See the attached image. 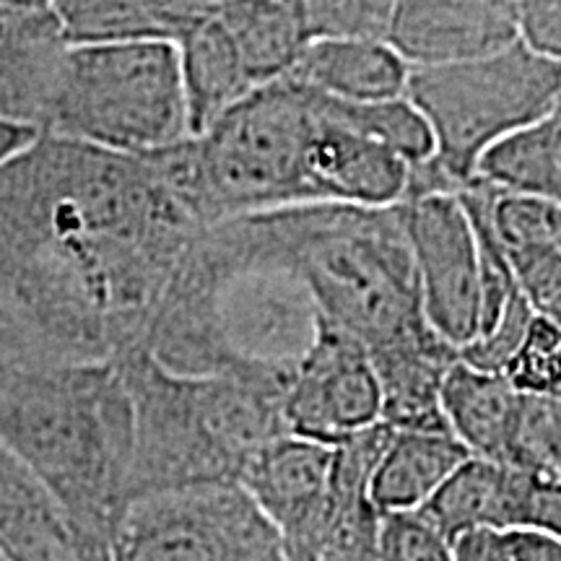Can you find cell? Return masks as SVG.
Returning a JSON list of instances; mask_svg holds the SVG:
<instances>
[{
  "instance_id": "cell-1",
  "label": "cell",
  "mask_w": 561,
  "mask_h": 561,
  "mask_svg": "<svg viewBox=\"0 0 561 561\" xmlns=\"http://www.w3.org/2000/svg\"><path fill=\"white\" fill-rule=\"evenodd\" d=\"M201 231L151 153L42 133L0 170V294L62 359H115Z\"/></svg>"
},
{
  "instance_id": "cell-2",
  "label": "cell",
  "mask_w": 561,
  "mask_h": 561,
  "mask_svg": "<svg viewBox=\"0 0 561 561\" xmlns=\"http://www.w3.org/2000/svg\"><path fill=\"white\" fill-rule=\"evenodd\" d=\"M227 227L250 257L291 271L310 291L318 318L359 341L367 354L432 331L396 206L305 203L229 219Z\"/></svg>"
},
{
  "instance_id": "cell-3",
  "label": "cell",
  "mask_w": 561,
  "mask_h": 561,
  "mask_svg": "<svg viewBox=\"0 0 561 561\" xmlns=\"http://www.w3.org/2000/svg\"><path fill=\"white\" fill-rule=\"evenodd\" d=\"M133 403L128 502L159 491L237 483L252 455L284 437L294 371L185 377L144 348L115 356ZM125 502V504H128Z\"/></svg>"
},
{
  "instance_id": "cell-4",
  "label": "cell",
  "mask_w": 561,
  "mask_h": 561,
  "mask_svg": "<svg viewBox=\"0 0 561 561\" xmlns=\"http://www.w3.org/2000/svg\"><path fill=\"white\" fill-rule=\"evenodd\" d=\"M0 445L87 528L110 538L128 502L133 403L115 359L30 371L0 401Z\"/></svg>"
},
{
  "instance_id": "cell-5",
  "label": "cell",
  "mask_w": 561,
  "mask_h": 561,
  "mask_svg": "<svg viewBox=\"0 0 561 561\" xmlns=\"http://www.w3.org/2000/svg\"><path fill=\"white\" fill-rule=\"evenodd\" d=\"M45 133L125 157H146L191 138L178 47L70 45Z\"/></svg>"
},
{
  "instance_id": "cell-6",
  "label": "cell",
  "mask_w": 561,
  "mask_h": 561,
  "mask_svg": "<svg viewBox=\"0 0 561 561\" xmlns=\"http://www.w3.org/2000/svg\"><path fill=\"white\" fill-rule=\"evenodd\" d=\"M403 96L430 125L432 164L460 193L491 146L559 110L561 66L517 39L481 60L411 68Z\"/></svg>"
},
{
  "instance_id": "cell-7",
  "label": "cell",
  "mask_w": 561,
  "mask_h": 561,
  "mask_svg": "<svg viewBox=\"0 0 561 561\" xmlns=\"http://www.w3.org/2000/svg\"><path fill=\"white\" fill-rule=\"evenodd\" d=\"M112 561H286L268 517L240 483L130 500L110 533Z\"/></svg>"
},
{
  "instance_id": "cell-8",
  "label": "cell",
  "mask_w": 561,
  "mask_h": 561,
  "mask_svg": "<svg viewBox=\"0 0 561 561\" xmlns=\"http://www.w3.org/2000/svg\"><path fill=\"white\" fill-rule=\"evenodd\" d=\"M405 240L416 265L426 325L466 348L479 333L481 252L458 193H434L398 203Z\"/></svg>"
},
{
  "instance_id": "cell-9",
  "label": "cell",
  "mask_w": 561,
  "mask_h": 561,
  "mask_svg": "<svg viewBox=\"0 0 561 561\" xmlns=\"http://www.w3.org/2000/svg\"><path fill=\"white\" fill-rule=\"evenodd\" d=\"M380 405L367 348L318 318V335L294 367L284 398L286 432L335 447L380 424Z\"/></svg>"
},
{
  "instance_id": "cell-10",
  "label": "cell",
  "mask_w": 561,
  "mask_h": 561,
  "mask_svg": "<svg viewBox=\"0 0 561 561\" xmlns=\"http://www.w3.org/2000/svg\"><path fill=\"white\" fill-rule=\"evenodd\" d=\"M301 174L307 203L392 208L405 198L411 167L348 125L339 100L312 89V125Z\"/></svg>"
},
{
  "instance_id": "cell-11",
  "label": "cell",
  "mask_w": 561,
  "mask_h": 561,
  "mask_svg": "<svg viewBox=\"0 0 561 561\" xmlns=\"http://www.w3.org/2000/svg\"><path fill=\"white\" fill-rule=\"evenodd\" d=\"M331 479L333 447L284 434L244 462L237 483L278 530L286 561H314L331 507Z\"/></svg>"
},
{
  "instance_id": "cell-12",
  "label": "cell",
  "mask_w": 561,
  "mask_h": 561,
  "mask_svg": "<svg viewBox=\"0 0 561 561\" xmlns=\"http://www.w3.org/2000/svg\"><path fill=\"white\" fill-rule=\"evenodd\" d=\"M517 3L405 0L392 9L388 45L409 68H445L489 58L515 45Z\"/></svg>"
},
{
  "instance_id": "cell-13",
  "label": "cell",
  "mask_w": 561,
  "mask_h": 561,
  "mask_svg": "<svg viewBox=\"0 0 561 561\" xmlns=\"http://www.w3.org/2000/svg\"><path fill=\"white\" fill-rule=\"evenodd\" d=\"M68 47L55 3L0 0V121L45 133Z\"/></svg>"
},
{
  "instance_id": "cell-14",
  "label": "cell",
  "mask_w": 561,
  "mask_h": 561,
  "mask_svg": "<svg viewBox=\"0 0 561 561\" xmlns=\"http://www.w3.org/2000/svg\"><path fill=\"white\" fill-rule=\"evenodd\" d=\"M0 557L5 561H112L110 538L76 520L0 445Z\"/></svg>"
},
{
  "instance_id": "cell-15",
  "label": "cell",
  "mask_w": 561,
  "mask_h": 561,
  "mask_svg": "<svg viewBox=\"0 0 561 561\" xmlns=\"http://www.w3.org/2000/svg\"><path fill=\"white\" fill-rule=\"evenodd\" d=\"M460 351L424 331L369 354L380 385V424L392 432H450L439 392Z\"/></svg>"
},
{
  "instance_id": "cell-16",
  "label": "cell",
  "mask_w": 561,
  "mask_h": 561,
  "mask_svg": "<svg viewBox=\"0 0 561 561\" xmlns=\"http://www.w3.org/2000/svg\"><path fill=\"white\" fill-rule=\"evenodd\" d=\"M439 405L447 430L471 458L510 466L523 392L512 388L507 377L479 371L458 359L442 382Z\"/></svg>"
},
{
  "instance_id": "cell-17",
  "label": "cell",
  "mask_w": 561,
  "mask_h": 561,
  "mask_svg": "<svg viewBox=\"0 0 561 561\" xmlns=\"http://www.w3.org/2000/svg\"><path fill=\"white\" fill-rule=\"evenodd\" d=\"M409 62L388 42H310L291 79L341 102L401 100L409 83Z\"/></svg>"
},
{
  "instance_id": "cell-18",
  "label": "cell",
  "mask_w": 561,
  "mask_h": 561,
  "mask_svg": "<svg viewBox=\"0 0 561 561\" xmlns=\"http://www.w3.org/2000/svg\"><path fill=\"white\" fill-rule=\"evenodd\" d=\"M214 3L193 0H60L55 11L68 45L178 42L208 16Z\"/></svg>"
},
{
  "instance_id": "cell-19",
  "label": "cell",
  "mask_w": 561,
  "mask_h": 561,
  "mask_svg": "<svg viewBox=\"0 0 561 561\" xmlns=\"http://www.w3.org/2000/svg\"><path fill=\"white\" fill-rule=\"evenodd\" d=\"M191 136H201L252 91L240 50L219 16V3L178 45Z\"/></svg>"
},
{
  "instance_id": "cell-20",
  "label": "cell",
  "mask_w": 561,
  "mask_h": 561,
  "mask_svg": "<svg viewBox=\"0 0 561 561\" xmlns=\"http://www.w3.org/2000/svg\"><path fill=\"white\" fill-rule=\"evenodd\" d=\"M471 458L450 432H392L369 481L382 512H419L434 491Z\"/></svg>"
},
{
  "instance_id": "cell-21",
  "label": "cell",
  "mask_w": 561,
  "mask_h": 561,
  "mask_svg": "<svg viewBox=\"0 0 561 561\" xmlns=\"http://www.w3.org/2000/svg\"><path fill=\"white\" fill-rule=\"evenodd\" d=\"M515 486L517 468L468 458L419 512L450 543L473 530H512Z\"/></svg>"
},
{
  "instance_id": "cell-22",
  "label": "cell",
  "mask_w": 561,
  "mask_h": 561,
  "mask_svg": "<svg viewBox=\"0 0 561 561\" xmlns=\"http://www.w3.org/2000/svg\"><path fill=\"white\" fill-rule=\"evenodd\" d=\"M219 16L240 50L252 89L289 76L310 47L301 3H219Z\"/></svg>"
},
{
  "instance_id": "cell-23",
  "label": "cell",
  "mask_w": 561,
  "mask_h": 561,
  "mask_svg": "<svg viewBox=\"0 0 561 561\" xmlns=\"http://www.w3.org/2000/svg\"><path fill=\"white\" fill-rule=\"evenodd\" d=\"M476 178L496 191L561 208V121L557 112L491 146L476 167Z\"/></svg>"
},
{
  "instance_id": "cell-24",
  "label": "cell",
  "mask_w": 561,
  "mask_h": 561,
  "mask_svg": "<svg viewBox=\"0 0 561 561\" xmlns=\"http://www.w3.org/2000/svg\"><path fill=\"white\" fill-rule=\"evenodd\" d=\"M392 9L388 0H310L301 3V19L310 42H388Z\"/></svg>"
},
{
  "instance_id": "cell-25",
  "label": "cell",
  "mask_w": 561,
  "mask_h": 561,
  "mask_svg": "<svg viewBox=\"0 0 561 561\" xmlns=\"http://www.w3.org/2000/svg\"><path fill=\"white\" fill-rule=\"evenodd\" d=\"M510 468L561 481V392L523 396Z\"/></svg>"
},
{
  "instance_id": "cell-26",
  "label": "cell",
  "mask_w": 561,
  "mask_h": 561,
  "mask_svg": "<svg viewBox=\"0 0 561 561\" xmlns=\"http://www.w3.org/2000/svg\"><path fill=\"white\" fill-rule=\"evenodd\" d=\"M502 375L523 396L561 392V328L557 322L536 314Z\"/></svg>"
},
{
  "instance_id": "cell-27",
  "label": "cell",
  "mask_w": 561,
  "mask_h": 561,
  "mask_svg": "<svg viewBox=\"0 0 561 561\" xmlns=\"http://www.w3.org/2000/svg\"><path fill=\"white\" fill-rule=\"evenodd\" d=\"M58 362L68 359H62L53 343L0 294V401L21 377Z\"/></svg>"
},
{
  "instance_id": "cell-28",
  "label": "cell",
  "mask_w": 561,
  "mask_h": 561,
  "mask_svg": "<svg viewBox=\"0 0 561 561\" xmlns=\"http://www.w3.org/2000/svg\"><path fill=\"white\" fill-rule=\"evenodd\" d=\"M375 561H453V543L421 512H385Z\"/></svg>"
},
{
  "instance_id": "cell-29",
  "label": "cell",
  "mask_w": 561,
  "mask_h": 561,
  "mask_svg": "<svg viewBox=\"0 0 561 561\" xmlns=\"http://www.w3.org/2000/svg\"><path fill=\"white\" fill-rule=\"evenodd\" d=\"M533 318H536V312H533L530 301L517 289L510 297L496 325L486 335H481V339L468 343L466 348H460V362L479 371L502 375L504 367H507L510 359L517 354V348L525 341V333H528Z\"/></svg>"
},
{
  "instance_id": "cell-30",
  "label": "cell",
  "mask_w": 561,
  "mask_h": 561,
  "mask_svg": "<svg viewBox=\"0 0 561 561\" xmlns=\"http://www.w3.org/2000/svg\"><path fill=\"white\" fill-rule=\"evenodd\" d=\"M512 530H536L561 541V481L517 468Z\"/></svg>"
},
{
  "instance_id": "cell-31",
  "label": "cell",
  "mask_w": 561,
  "mask_h": 561,
  "mask_svg": "<svg viewBox=\"0 0 561 561\" xmlns=\"http://www.w3.org/2000/svg\"><path fill=\"white\" fill-rule=\"evenodd\" d=\"M517 37L538 58L561 66V0L517 3Z\"/></svg>"
},
{
  "instance_id": "cell-32",
  "label": "cell",
  "mask_w": 561,
  "mask_h": 561,
  "mask_svg": "<svg viewBox=\"0 0 561 561\" xmlns=\"http://www.w3.org/2000/svg\"><path fill=\"white\" fill-rule=\"evenodd\" d=\"M502 561H561V541L536 530H500Z\"/></svg>"
},
{
  "instance_id": "cell-33",
  "label": "cell",
  "mask_w": 561,
  "mask_h": 561,
  "mask_svg": "<svg viewBox=\"0 0 561 561\" xmlns=\"http://www.w3.org/2000/svg\"><path fill=\"white\" fill-rule=\"evenodd\" d=\"M42 138V130L26 123L0 121V170L19 159L21 153L30 151L34 144Z\"/></svg>"
},
{
  "instance_id": "cell-34",
  "label": "cell",
  "mask_w": 561,
  "mask_h": 561,
  "mask_svg": "<svg viewBox=\"0 0 561 561\" xmlns=\"http://www.w3.org/2000/svg\"><path fill=\"white\" fill-rule=\"evenodd\" d=\"M557 115H559V121H561V104H559V110H557Z\"/></svg>"
},
{
  "instance_id": "cell-35",
  "label": "cell",
  "mask_w": 561,
  "mask_h": 561,
  "mask_svg": "<svg viewBox=\"0 0 561 561\" xmlns=\"http://www.w3.org/2000/svg\"><path fill=\"white\" fill-rule=\"evenodd\" d=\"M0 561H5V559H3V557H0Z\"/></svg>"
}]
</instances>
